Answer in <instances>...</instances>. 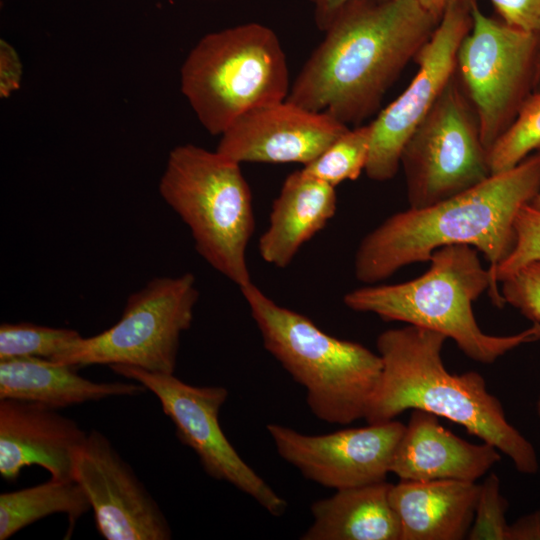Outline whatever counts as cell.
<instances>
[{
  "label": "cell",
  "mask_w": 540,
  "mask_h": 540,
  "mask_svg": "<svg viewBox=\"0 0 540 540\" xmlns=\"http://www.w3.org/2000/svg\"><path fill=\"white\" fill-rule=\"evenodd\" d=\"M439 19L417 0L345 5L294 80L287 100L348 126L371 115L433 34Z\"/></svg>",
  "instance_id": "1"
},
{
  "label": "cell",
  "mask_w": 540,
  "mask_h": 540,
  "mask_svg": "<svg viewBox=\"0 0 540 540\" xmlns=\"http://www.w3.org/2000/svg\"><path fill=\"white\" fill-rule=\"evenodd\" d=\"M539 190L540 150L451 198L395 213L361 240L355 277L374 284L404 266L429 261L441 247L466 244L489 262L494 288L500 292L494 272L514 246L518 211Z\"/></svg>",
  "instance_id": "2"
},
{
  "label": "cell",
  "mask_w": 540,
  "mask_h": 540,
  "mask_svg": "<svg viewBox=\"0 0 540 540\" xmlns=\"http://www.w3.org/2000/svg\"><path fill=\"white\" fill-rule=\"evenodd\" d=\"M447 337L414 325L382 332L376 342L382 360L378 384L364 419L368 424L394 420L409 409L446 418L506 455L522 474H535L534 446L506 419L500 401L481 374H452L444 366Z\"/></svg>",
  "instance_id": "3"
},
{
  "label": "cell",
  "mask_w": 540,
  "mask_h": 540,
  "mask_svg": "<svg viewBox=\"0 0 540 540\" xmlns=\"http://www.w3.org/2000/svg\"><path fill=\"white\" fill-rule=\"evenodd\" d=\"M429 261V269L413 280L360 287L348 292L343 302L353 311L441 333L455 341L471 360L483 364L540 340V323L507 336L481 330L473 314V302L486 290L496 307L502 308L505 301L495 290L477 249L466 244L448 245L435 250Z\"/></svg>",
  "instance_id": "4"
},
{
  "label": "cell",
  "mask_w": 540,
  "mask_h": 540,
  "mask_svg": "<svg viewBox=\"0 0 540 540\" xmlns=\"http://www.w3.org/2000/svg\"><path fill=\"white\" fill-rule=\"evenodd\" d=\"M240 291L265 349L304 387L313 415L341 425L364 419L381 375L380 355L327 334L308 317L277 304L253 282Z\"/></svg>",
  "instance_id": "5"
},
{
  "label": "cell",
  "mask_w": 540,
  "mask_h": 540,
  "mask_svg": "<svg viewBox=\"0 0 540 540\" xmlns=\"http://www.w3.org/2000/svg\"><path fill=\"white\" fill-rule=\"evenodd\" d=\"M159 193L189 228L198 254L239 288L252 282L246 252L255 229L240 163L202 147L171 150Z\"/></svg>",
  "instance_id": "6"
},
{
  "label": "cell",
  "mask_w": 540,
  "mask_h": 540,
  "mask_svg": "<svg viewBox=\"0 0 540 540\" xmlns=\"http://www.w3.org/2000/svg\"><path fill=\"white\" fill-rule=\"evenodd\" d=\"M181 91L203 127L221 135L244 113L287 99L285 52L275 32L250 22L203 36L180 71Z\"/></svg>",
  "instance_id": "7"
},
{
  "label": "cell",
  "mask_w": 540,
  "mask_h": 540,
  "mask_svg": "<svg viewBox=\"0 0 540 540\" xmlns=\"http://www.w3.org/2000/svg\"><path fill=\"white\" fill-rule=\"evenodd\" d=\"M198 297L192 273L155 277L128 297L113 326L79 338L50 360L77 368L121 364L174 374L180 336L191 326Z\"/></svg>",
  "instance_id": "8"
},
{
  "label": "cell",
  "mask_w": 540,
  "mask_h": 540,
  "mask_svg": "<svg viewBox=\"0 0 540 540\" xmlns=\"http://www.w3.org/2000/svg\"><path fill=\"white\" fill-rule=\"evenodd\" d=\"M457 68L487 150L506 131L535 83L540 35L484 14L475 0Z\"/></svg>",
  "instance_id": "9"
},
{
  "label": "cell",
  "mask_w": 540,
  "mask_h": 540,
  "mask_svg": "<svg viewBox=\"0 0 540 540\" xmlns=\"http://www.w3.org/2000/svg\"><path fill=\"white\" fill-rule=\"evenodd\" d=\"M400 165L411 208L451 198L491 175L476 113L455 76L408 139Z\"/></svg>",
  "instance_id": "10"
},
{
  "label": "cell",
  "mask_w": 540,
  "mask_h": 540,
  "mask_svg": "<svg viewBox=\"0 0 540 540\" xmlns=\"http://www.w3.org/2000/svg\"><path fill=\"white\" fill-rule=\"evenodd\" d=\"M109 367L116 374L142 384L159 399L179 441L196 453L210 477L233 485L274 516L285 512L287 502L241 458L221 429L219 412L229 394L226 388L194 386L174 374L129 365Z\"/></svg>",
  "instance_id": "11"
},
{
  "label": "cell",
  "mask_w": 540,
  "mask_h": 540,
  "mask_svg": "<svg viewBox=\"0 0 540 540\" xmlns=\"http://www.w3.org/2000/svg\"><path fill=\"white\" fill-rule=\"evenodd\" d=\"M472 0H452L415 60L418 69L407 88L371 122L365 173L379 182L392 179L405 144L455 76L457 53L472 25Z\"/></svg>",
  "instance_id": "12"
},
{
  "label": "cell",
  "mask_w": 540,
  "mask_h": 540,
  "mask_svg": "<svg viewBox=\"0 0 540 540\" xmlns=\"http://www.w3.org/2000/svg\"><path fill=\"white\" fill-rule=\"evenodd\" d=\"M405 425L394 419L321 435L277 423L266 428L283 460L306 479L340 490L386 481Z\"/></svg>",
  "instance_id": "13"
},
{
  "label": "cell",
  "mask_w": 540,
  "mask_h": 540,
  "mask_svg": "<svg viewBox=\"0 0 540 540\" xmlns=\"http://www.w3.org/2000/svg\"><path fill=\"white\" fill-rule=\"evenodd\" d=\"M77 481L106 540H169L171 527L156 500L110 440L92 429L74 463Z\"/></svg>",
  "instance_id": "14"
},
{
  "label": "cell",
  "mask_w": 540,
  "mask_h": 540,
  "mask_svg": "<svg viewBox=\"0 0 540 540\" xmlns=\"http://www.w3.org/2000/svg\"><path fill=\"white\" fill-rule=\"evenodd\" d=\"M348 129L325 112L287 99L254 108L222 134L216 151L235 162L302 163L319 156Z\"/></svg>",
  "instance_id": "15"
},
{
  "label": "cell",
  "mask_w": 540,
  "mask_h": 540,
  "mask_svg": "<svg viewBox=\"0 0 540 540\" xmlns=\"http://www.w3.org/2000/svg\"><path fill=\"white\" fill-rule=\"evenodd\" d=\"M87 434L58 409L18 399H0V475L15 481L31 465L51 478L74 480L76 455Z\"/></svg>",
  "instance_id": "16"
},
{
  "label": "cell",
  "mask_w": 540,
  "mask_h": 540,
  "mask_svg": "<svg viewBox=\"0 0 540 540\" xmlns=\"http://www.w3.org/2000/svg\"><path fill=\"white\" fill-rule=\"evenodd\" d=\"M501 460L500 451L470 443L444 428L438 416L413 409L397 445L390 473L400 480L475 482Z\"/></svg>",
  "instance_id": "17"
},
{
  "label": "cell",
  "mask_w": 540,
  "mask_h": 540,
  "mask_svg": "<svg viewBox=\"0 0 540 540\" xmlns=\"http://www.w3.org/2000/svg\"><path fill=\"white\" fill-rule=\"evenodd\" d=\"M478 492L475 482L454 479L391 484L389 499L400 522V540L467 538Z\"/></svg>",
  "instance_id": "18"
},
{
  "label": "cell",
  "mask_w": 540,
  "mask_h": 540,
  "mask_svg": "<svg viewBox=\"0 0 540 540\" xmlns=\"http://www.w3.org/2000/svg\"><path fill=\"white\" fill-rule=\"evenodd\" d=\"M335 187L302 169L289 174L272 204L269 225L258 241L261 258L287 267L301 248L336 212Z\"/></svg>",
  "instance_id": "19"
},
{
  "label": "cell",
  "mask_w": 540,
  "mask_h": 540,
  "mask_svg": "<svg viewBox=\"0 0 540 540\" xmlns=\"http://www.w3.org/2000/svg\"><path fill=\"white\" fill-rule=\"evenodd\" d=\"M77 369L41 357L0 360V399L37 402L59 410L112 396H135L147 390L138 382L90 381Z\"/></svg>",
  "instance_id": "20"
},
{
  "label": "cell",
  "mask_w": 540,
  "mask_h": 540,
  "mask_svg": "<svg viewBox=\"0 0 540 540\" xmlns=\"http://www.w3.org/2000/svg\"><path fill=\"white\" fill-rule=\"evenodd\" d=\"M391 484L382 481L335 490L311 505L313 523L302 540H400L399 519L390 503Z\"/></svg>",
  "instance_id": "21"
},
{
  "label": "cell",
  "mask_w": 540,
  "mask_h": 540,
  "mask_svg": "<svg viewBox=\"0 0 540 540\" xmlns=\"http://www.w3.org/2000/svg\"><path fill=\"white\" fill-rule=\"evenodd\" d=\"M91 509L88 497L75 480L51 478L45 483L0 494V540L55 513L69 520V535L76 521Z\"/></svg>",
  "instance_id": "22"
},
{
  "label": "cell",
  "mask_w": 540,
  "mask_h": 540,
  "mask_svg": "<svg viewBox=\"0 0 540 540\" xmlns=\"http://www.w3.org/2000/svg\"><path fill=\"white\" fill-rule=\"evenodd\" d=\"M371 137V123L348 128L302 170L333 187L346 180H356L365 171Z\"/></svg>",
  "instance_id": "23"
},
{
  "label": "cell",
  "mask_w": 540,
  "mask_h": 540,
  "mask_svg": "<svg viewBox=\"0 0 540 540\" xmlns=\"http://www.w3.org/2000/svg\"><path fill=\"white\" fill-rule=\"evenodd\" d=\"M540 150V91L530 94L506 131L488 150L491 174L513 168Z\"/></svg>",
  "instance_id": "24"
},
{
  "label": "cell",
  "mask_w": 540,
  "mask_h": 540,
  "mask_svg": "<svg viewBox=\"0 0 540 540\" xmlns=\"http://www.w3.org/2000/svg\"><path fill=\"white\" fill-rule=\"evenodd\" d=\"M69 328H55L31 323L0 325V360L17 357L51 359L81 338Z\"/></svg>",
  "instance_id": "25"
},
{
  "label": "cell",
  "mask_w": 540,
  "mask_h": 540,
  "mask_svg": "<svg viewBox=\"0 0 540 540\" xmlns=\"http://www.w3.org/2000/svg\"><path fill=\"white\" fill-rule=\"evenodd\" d=\"M508 502L500 491L499 477L491 473L479 485L469 540H508Z\"/></svg>",
  "instance_id": "26"
},
{
  "label": "cell",
  "mask_w": 540,
  "mask_h": 540,
  "mask_svg": "<svg viewBox=\"0 0 540 540\" xmlns=\"http://www.w3.org/2000/svg\"><path fill=\"white\" fill-rule=\"evenodd\" d=\"M514 230V246L494 272L497 284L527 263L540 260V212L524 205L516 215Z\"/></svg>",
  "instance_id": "27"
},
{
  "label": "cell",
  "mask_w": 540,
  "mask_h": 540,
  "mask_svg": "<svg viewBox=\"0 0 540 540\" xmlns=\"http://www.w3.org/2000/svg\"><path fill=\"white\" fill-rule=\"evenodd\" d=\"M505 301L523 316L540 323V260L520 267L501 281Z\"/></svg>",
  "instance_id": "28"
},
{
  "label": "cell",
  "mask_w": 540,
  "mask_h": 540,
  "mask_svg": "<svg viewBox=\"0 0 540 540\" xmlns=\"http://www.w3.org/2000/svg\"><path fill=\"white\" fill-rule=\"evenodd\" d=\"M506 24L540 35V0H489Z\"/></svg>",
  "instance_id": "29"
},
{
  "label": "cell",
  "mask_w": 540,
  "mask_h": 540,
  "mask_svg": "<svg viewBox=\"0 0 540 540\" xmlns=\"http://www.w3.org/2000/svg\"><path fill=\"white\" fill-rule=\"evenodd\" d=\"M22 66L15 49L5 40L0 41V96L7 98L21 82Z\"/></svg>",
  "instance_id": "30"
},
{
  "label": "cell",
  "mask_w": 540,
  "mask_h": 540,
  "mask_svg": "<svg viewBox=\"0 0 540 540\" xmlns=\"http://www.w3.org/2000/svg\"><path fill=\"white\" fill-rule=\"evenodd\" d=\"M508 540H540V510L526 514L509 525Z\"/></svg>",
  "instance_id": "31"
},
{
  "label": "cell",
  "mask_w": 540,
  "mask_h": 540,
  "mask_svg": "<svg viewBox=\"0 0 540 540\" xmlns=\"http://www.w3.org/2000/svg\"><path fill=\"white\" fill-rule=\"evenodd\" d=\"M313 5L314 19L319 30L324 31L337 13L356 0H309Z\"/></svg>",
  "instance_id": "32"
},
{
  "label": "cell",
  "mask_w": 540,
  "mask_h": 540,
  "mask_svg": "<svg viewBox=\"0 0 540 540\" xmlns=\"http://www.w3.org/2000/svg\"><path fill=\"white\" fill-rule=\"evenodd\" d=\"M428 12L440 19L445 8L452 0H417Z\"/></svg>",
  "instance_id": "33"
},
{
  "label": "cell",
  "mask_w": 540,
  "mask_h": 540,
  "mask_svg": "<svg viewBox=\"0 0 540 540\" xmlns=\"http://www.w3.org/2000/svg\"><path fill=\"white\" fill-rule=\"evenodd\" d=\"M528 205L534 210L540 212V190L537 192V194L533 197V199L529 202Z\"/></svg>",
  "instance_id": "34"
},
{
  "label": "cell",
  "mask_w": 540,
  "mask_h": 540,
  "mask_svg": "<svg viewBox=\"0 0 540 540\" xmlns=\"http://www.w3.org/2000/svg\"><path fill=\"white\" fill-rule=\"evenodd\" d=\"M534 87L536 88V92L540 91V47H539V55H538V62H537V70H536V77H535Z\"/></svg>",
  "instance_id": "35"
},
{
  "label": "cell",
  "mask_w": 540,
  "mask_h": 540,
  "mask_svg": "<svg viewBox=\"0 0 540 540\" xmlns=\"http://www.w3.org/2000/svg\"><path fill=\"white\" fill-rule=\"evenodd\" d=\"M536 410H537L538 417L540 419V396H539V398L537 400Z\"/></svg>",
  "instance_id": "36"
}]
</instances>
